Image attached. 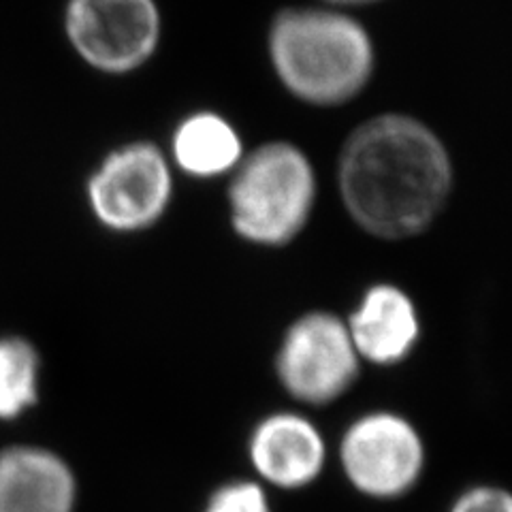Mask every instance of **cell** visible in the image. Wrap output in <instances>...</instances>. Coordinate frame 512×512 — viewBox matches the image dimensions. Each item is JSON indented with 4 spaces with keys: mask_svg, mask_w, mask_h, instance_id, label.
Wrapping results in <instances>:
<instances>
[{
    "mask_svg": "<svg viewBox=\"0 0 512 512\" xmlns=\"http://www.w3.org/2000/svg\"><path fill=\"white\" fill-rule=\"evenodd\" d=\"M244 141L233 122L216 111H195L175 126L171 137V167L195 180L231 175L244 158Z\"/></svg>",
    "mask_w": 512,
    "mask_h": 512,
    "instance_id": "cell-11",
    "label": "cell"
},
{
    "mask_svg": "<svg viewBox=\"0 0 512 512\" xmlns=\"http://www.w3.org/2000/svg\"><path fill=\"white\" fill-rule=\"evenodd\" d=\"M201 512H274L269 489L256 478H233L220 483L201 508Z\"/></svg>",
    "mask_w": 512,
    "mask_h": 512,
    "instance_id": "cell-13",
    "label": "cell"
},
{
    "mask_svg": "<svg viewBox=\"0 0 512 512\" xmlns=\"http://www.w3.org/2000/svg\"><path fill=\"white\" fill-rule=\"evenodd\" d=\"M338 457L346 483L376 502L406 498L427 468V446L419 427L395 410H370L350 421Z\"/></svg>",
    "mask_w": 512,
    "mask_h": 512,
    "instance_id": "cell-4",
    "label": "cell"
},
{
    "mask_svg": "<svg viewBox=\"0 0 512 512\" xmlns=\"http://www.w3.org/2000/svg\"><path fill=\"white\" fill-rule=\"evenodd\" d=\"M41 357L24 338H0V421L20 419L39 402Z\"/></svg>",
    "mask_w": 512,
    "mask_h": 512,
    "instance_id": "cell-12",
    "label": "cell"
},
{
    "mask_svg": "<svg viewBox=\"0 0 512 512\" xmlns=\"http://www.w3.org/2000/svg\"><path fill=\"white\" fill-rule=\"evenodd\" d=\"M344 323L361 363L395 367L421 342L423 320L406 288L393 282L367 286Z\"/></svg>",
    "mask_w": 512,
    "mask_h": 512,
    "instance_id": "cell-9",
    "label": "cell"
},
{
    "mask_svg": "<svg viewBox=\"0 0 512 512\" xmlns=\"http://www.w3.org/2000/svg\"><path fill=\"white\" fill-rule=\"evenodd\" d=\"M448 512H512V495L498 485H474L457 495Z\"/></svg>",
    "mask_w": 512,
    "mask_h": 512,
    "instance_id": "cell-14",
    "label": "cell"
},
{
    "mask_svg": "<svg viewBox=\"0 0 512 512\" xmlns=\"http://www.w3.org/2000/svg\"><path fill=\"white\" fill-rule=\"evenodd\" d=\"M246 453L254 478L267 489L303 491L323 476L329 451L318 425L303 412L265 414L250 429Z\"/></svg>",
    "mask_w": 512,
    "mask_h": 512,
    "instance_id": "cell-8",
    "label": "cell"
},
{
    "mask_svg": "<svg viewBox=\"0 0 512 512\" xmlns=\"http://www.w3.org/2000/svg\"><path fill=\"white\" fill-rule=\"evenodd\" d=\"M64 35L90 69L128 75L156 56L163 13L156 0H67Z\"/></svg>",
    "mask_w": 512,
    "mask_h": 512,
    "instance_id": "cell-7",
    "label": "cell"
},
{
    "mask_svg": "<svg viewBox=\"0 0 512 512\" xmlns=\"http://www.w3.org/2000/svg\"><path fill=\"white\" fill-rule=\"evenodd\" d=\"M323 3L331 9H342V7H365V5H376L382 0H323Z\"/></svg>",
    "mask_w": 512,
    "mask_h": 512,
    "instance_id": "cell-15",
    "label": "cell"
},
{
    "mask_svg": "<svg viewBox=\"0 0 512 512\" xmlns=\"http://www.w3.org/2000/svg\"><path fill=\"white\" fill-rule=\"evenodd\" d=\"M361 367L344 316L329 310H310L288 323L274 355L284 393L314 408L342 399L355 387Z\"/></svg>",
    "mask_w": 512,
    "mask_h": 512,
    "instance_id": "cell-6",
    "label": "cell"
},
{
    "mask_svg": "<svg viewBox=\"0 0 512 512\" xmlns=\"http://www.w3.org/2000/svg\"><path fill=\"white\" fill-rule=\"evenodd\" d=\"M77 478L60 455L43 446L0 453V512H75Z\"/></svg>",
    "mask_w": 512,
    "mask_h": 512,
    "instance_id": "cell-10",
    "label": "cell"
},
{
    "mask_svg": "<svg viewBox=\"0 0 512 512\" xmlns=\"http://www.w3.org/2000/svg\"><path fill=\"white\" fill-rule=\"evenodd\" d=\"M86 197L94 220L105 231H148L165 218L173 201L171 160L156 143H122L90 173Z\"/></svg>",
    "mask_w": 512,
    "mask_h": 512,
    "instance_id": "cell-5",
    "label": "cell"
},
{
    "mask_svg": "<svg viewBox=\"0 0 512 512\" xmlns=\"http://www.w3.org/2000/svg\"><path fill=\"white\" fill-rule=\"evenodd\" d=\"M316 171L291 141L246 152L231 173L227 205L233 233L259 248H284L306 231L316 205Z\"/></svg>",
    "mask_w": 512,
    "mask_h": 512,
    "instance_id": "cell-3",
    "label": "cell"
},
{
    "mask_svg": "<svg viewBox=\"0 0 512 512\" xmlns=\"http://www.w3.org/2000/svg\"><path fill=\"white\" fill-rule=\"evenodd\" d=\"M335 175L350 220L382 242L423 235L444 212L455 182L440 135L395 111L367 118L348 135Z\"/></svg>",
    "mask_w": 512,
    "mask_h": 512,
    "instance_id": "cell-1",
    "label": "cell"
},
{
    "mask_svg": "<svg viewBox=\"0 0 512 512\" xmlns=\"http://www.w3.org/2000/svg\"><path fill=\"white\" fill-rule=\"evenodd\" d=\"M267 56L282 88L314 107H340L367 88L376 45L367 28L331 7H288L274 15Z\"/></svg>",
    "mask_w": 512,
    "mask_h": 512,
    "instance_id": "cell-2",
    "label": "cell"
}]
</instances>
